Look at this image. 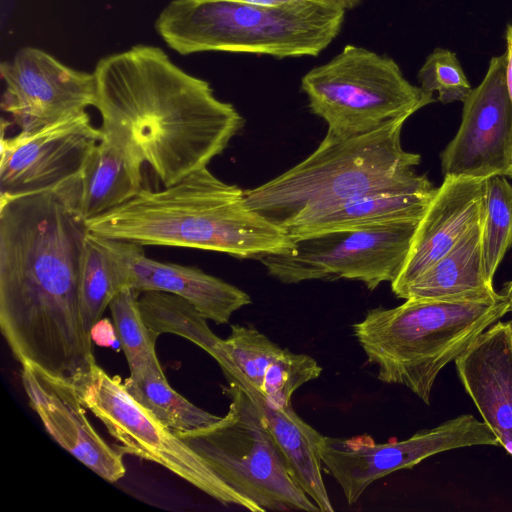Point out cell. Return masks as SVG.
Returning <instances> with one entry per match:
<instances>
[{"label":"cell","mask_w":512,"mask_h":512,"mask_svg":"<svg viewBox=\"0 0 512 512\" xmlns=\"http://www.w3.org/2000/svg\"><path fill=\"white\" fill-rule=\"evenodd\" d=\"M88 230L63 189L0 196V329L13 356L76 385L96 364L80 304Z\"/></svg>","instance_id":"obj_1"},{"label":"cell","mask_w":512,"mask_h":512,"mask_svg":"<svg viewBox=\"0 0 512 512\" xmlns=\"http://www.w3.org/2000/svg\"><path fill=\"white\" fill-rule=\"evenodd\" d=\"M93 74L101 131L133 145L164 187L207 167L245 125L209 82L159 47L136 45L105 56Z\"/></svg>","instance_id":"obj_2"},{"label":"cell","mask_w":512,"mask_h":512,"mask_svg":"<svg viewBox=\"0 0 512 512\" xmlns=\"http://www.w3.org/2000/svg\"><path fill=\"white\" fill-rule=\"evenodd\" d=\"M88 232L141 246L194 248L238 258L290 250L281 227L247 204L244 190L216 177L208 167L132 199L85 222Z\"/></svg>","instance_id":"obj_3"},{"label":"cell","mask_w":512,"mask_h":512,"mask_svg":"<svg viewBox=\"0 0 512 512\" xmlns=\"http://www.w3.org/2000/svg\"><path fill=\"white\" fill-rule=\"evenodd\" d=\"M407 119L339 140L323 138L306 159L276 178L245 189L248 206L286 231L322 211L362 196L399 190L435 189L417 174L420 155L405 151Z\"/></svg>","instance_id":"obj_4"},{"label":"cell","mask_w":512,"mask_h":512,"mask_svg":"<svg viewBox=\"0 0 512 512\" xmlns=\"http://www.w3.org/2000/svg\"><path fill=\"white\" fill-rule=\"evenodd\" d=\"M509 312L505 294L485 299H406L374 308L352 325L377 378L408 388L425 404L440 371Z\"/></svg>","instance_id":"obj_5"},{"label":"cell","mask_w":512,"mask_h":512,"mask_svg":"<svg viewBox=\"0 0 512 512\" xmlns=\"http://www.w3.org/2000/svg\"><path fill=\"white\" fill-rule=\"evenodd\" d=\"M345 11L314 0L266 7L233 0H172L155 29L181 55L206 51L317 56L339 34Z\"/></svg>","instance_id":"obj_6"},{"label":"cell","mask_w":512,"mask_h":512,"mask_svg":"<svg viewBox=\"0 0 512 512\" xmlns=\"http://www.w3.org/2000/svg\"><path fill=\"white\" fill-rule=\"evenodd\" d=\"M228 384L224 391L231 403L225 416L176 435L250 504L252 512L319 511L293 480L258 406L239 384Z\"/></svg>","instance_id":"obj_7"},{"label":"cell","mask_w":512,"mask_h":512,"mask_svg":"<svg viewBox=\"0 0 512 512\" xmlns=\"http://www.w3.org/2000/svg\"><path fill=\"white\" fill-rule=\"evenodd\" d=\"M311 112L328 125L325 139H346L372 132L435 101L412 85L390 57L355 45L301 80Z\"/></svg>","instance_id":"obj_8"},{"label":"cell","mask_w":512,"mask_h":512,"mask_svg":"<svg viewBox=\"0 0 512 512\" xmlns=\"http://www.w3.org/2000/svg\"><path fill=\"white\" fill-rule=\"evenodd\" d=\"M75 386L84 407L104 424L122 455L155 462L220 503L252 511L201 456L129 394L119 376H110L96 363Z\"/></svg>","instance_id":"obj_9"},{"label":"cell","mask_w":512,"mask_h":512,"mask_svg":"<svg viewBox=\"0 0 512 512\" xmlns=\"http://www.w3.org/2000/svg\"><path fill=\"white\" fill-rule=\"evenodd\" d=\"M419 221L291 238L293 246L287 252L255 260L284 284L349 279L374 290L400 273Z\"/></svg>","instance_id":"obj_10"},{"label":"cell","mask_w":512,"mask_h":512,"mask_svg":"<svg viewBox=\"0 0 512 512\" xmlns=\"http://www.w3.org/2000/svg\"><path fill=\"white\" fill-rule=\"evenodd\" d=\"M500 446L496 435L470 414L460 415L411 437L375 443L368 435L350 438L322 436L318 451L323 470L339 484L349 505L376 480L410 469L436 454L472 446Z\"/></svg>","instance_id":"obj_11"},{"label":"cell","mask_w":512,"mask_h":512,"mask_svg":"<svg viewBox=\"0 0 512 512\" xmlns=\"http://www.w3.org/2000/svg\"><path fill=\"white\" fill-rule=\"evenodd\" d=\"M102 138L87 111L1 139L0 196L56 191L74 181Z\"/></svg>","instance_id":"obj_12"},{"label":"cell","mask_w":512,"mask_h":512,"mask_svg":"<svg viewBox=\"0 0 512 512\" xmlns=\"http://www.w3.org/2000/svg\"><path fill=\"white\" fill-rule=\"evenodd\" d=\"M507 54L494 56L482 82L463 101L460 127L441 153L444 177H512V100Z\"/></svg>","instance_id":"obj_13"},{"label":"cell","mask_w":512,"mask_h":512,"mask_svg":"<svg viewBox=\"0 0 512 512\" xmlns=\"http://www.w3.org/2000/svg\"><path fill=\"white\" fill-rule=\"evenodd\" d=\"M1 107L23 132H33L94 106L93 73L79 71L46 51L24 47L0 64Z\"/></svg>","instance_id":"obj_14"},{"label":"cell","mask_w":512,"mask_h":512,"mask_svg":"<svg viewBox=\"0 0 512 512\" xmlns=\"http://www.w3.org/2000/svg\"><path fill=\"white\" fill-rule=\"evenodd\" d=\"M21 380L31 408L62 448L108 482L125 475L122 454L90 424L74 384L29 364L22 365Z\"/></svg>","instance_id":"obj_15"},{"label":"cell","mask_w":512,"mask_h":512,"mask_svg":"<svg viewBox=\"0 0 512 512\" xmlns=\"http://www.w3.org/2000/svg\"><path fill=\"white\" fill-rule=\"evenodd\" d=\"M103 240L119 264L125 287L137 294L144 291L175 294L216 324H227L234 312L251 303L246 292L199 268L152 259L139 244Z\"/></svg>","instance_id":"obj_16"},{"label":"cell","mask_w":512,"mask_h":512,"mask_svg":"<svg viewBox=\"0 0 512 512\" xmlns=\"http://www.w3.org/2000/svg\"><path fill=\"white\" fill-rule=\"evenodd\" d=\"M485 191L486 179L444 177L417 225L400 273L390 283L395 296L482 219Z\"/></svg>","instance_id":"obj_17"},{"label":"cell","mask_w":512,"mask_h":512,"mask_svg":"<svg viewBox=\"0 0 512 512\" xmlns=\"http://www.w3.org/2000/svg\"><path fill=\"white\" fill-rule=\"evenodd\" d=\"M454 362L483 422L512 456V321L492 324Z\"/></svg>","instance_id":"obj_18"},{"label":"cell","mask_w":512,"mask_h":512,"mask_svg":"<svg viewBox=\"0 0 512 512\" xmlns=\"http://www.w3.org/2000/svg\"><path fill=\"white\" fill-rule=\"evenodd\" d=\"M144 163L133 145L102 132L70 185V197L79 217L86 222L132 199L143 188Z\"/></svg>","instance_id":"obj_19"},{"label":"cell","mask_w":512,"mask_h":512,"mask_svg":"<svg viewBox=\"0 0 512 512\" xmlns=\"http://www.w3.org/2000/svg\"><path fill=\"white\" fill-rule=\"evenodd\" d=\"M496 295L493 282L488 280L484 270L481 219L396 297L405 300H461Z\"/></svg>","instance_id":"obj_20"},{"label":"cell","mask_w":512,"mask_h":512,"mask_svg":"<svg viewBox=\"0 0 512 512\" xmlns=\"http://www.w3.org/2000/svg\"><path fill=\"white\" fill-rule=\"evenodd\" d=\"M230 382L239 384L260 409L296 484L316 504L319 511L332 512L334 508L324 484V470L318 451L323 435L301 419L292 405L275 407L246 384Z\"/></svg>","instance_id":"obj_21"},{"label":"cell","mask_w":512,"mask_h":512,"mask_svg":"<svg viewBox=\"0 0 512 512\" xmlns=\"http://www.w3.org/2000/svg\"><path fill=\"white\" fill-rule=\"evenodd\" d=\"M435 190H399L362 196L298 222L287 228L286 232L291 238H298L420 220Z\"/></svg>","instance_id":"obj_22"},{"label":"cell","mask_w":512,"mask_h":512,"mask_svg":"<svg viewBox=\"0 0 512 512\" xmlns=\"http://www.w3.org/2000/svg\"><path fill=\"white\" fill-rule=\"evenodd\" d=\"M138 305L155 338L164 333L183 337L210 354L220 367L230 360L225 340L211 331L207 319L184 298L162 291H144L138 295Z\"/></svg>","instance_id":"obj_23"},{"label":"cell","mask_w":512,"mask_h":512,"mask_svg":"<svg viewBox=\"0 0 512 512\" xmlns=\"http://www.w3.org/2000/svg\"><path fill=\"white\" fill-rule=\"evenodd\" d=\"M123 384L138 403L174 432L199 429L221 418L176 392L167 382L161 365L146 366L130 375Z\"/></svg>","instance_id":"obj_24"},{"label":"cell","mask_w":512,"mask_h":512,"mask_svg":"<svg viewBox=\"0 0 512 512\" xmlns=\"http://www.w3.org/2000/svg\"><path fill=\"white\" fill-rule=\"evenodd\" d=\"M124 287L115 256L102 237L88 232L80 274V304L83 323L89 333Z\"/></svg>","instance_id":"obj_25"},{"label":"cell","mask_w":512,"mask_h":512,"mask_svg":"<svg viewBox=\"0 0 512 512\" xmlns=\"http://www.w3.org/2000/svg\"><path fill=\"white\" fill-rule=\"evenodd\" d=\"M512 246V183L506 176L486 179L482 216V254L485 274L491 282Z\"/></svg>","instance_id":"obj_26"},{"label":"cell","mask_w":512,"mask_h":512,"mask_svg":"<svg viewBox=\"0 0 512 512\" xmlns=\"http://www.w3.org/2000/svg\"><path fill=\"white\" fill-rule=\"evenodd\" d=\"M138 295L134 290L124 287L108 306L130 375L138 373L146 366L161 365L155 351L157 338L142 317Z\"/></svg>","instance_id":"obj_27"},{"label":"cell","mask_w":512,"mask_h":512,"mask_svg":"<svg viewBox=\"0 0 512 512\" xmlns=\"http://www.w3.org/2000/svg\"><path fill=\"white\" fill-rule=\"evenodd\" d=\"M418 80L426 93L437 92V99L443 104L463 102L472 91L456 54L444 48H436L428 55Z\"/></svg>","instance_id":"obj_28"},{"label":"cell","mask_w":512,"mask_h":512,"mask_svg":"<svg viewBox=\"0 0 512 512\" xmlns=\"http://www.w3.org/2000/svg\"><path fill=\"white\" fill-rule=\"evenodd\" d=\"M90 336L92 342H95L98 346L112 347L115 350L121 348L115 326L113 322L107 318H101L93 325L90 330Z\"/></svg>","instance_id":"obj_29"},{"label":"cell","mask_w":512,"mask_h":512,"mask_svg":"<svg viewBox=\"0 0 512 512\" xmlns=\"http://www.w3.org/2000/svg\"><path fill=\"white\" fill-rule=\"evenodd\" d=\"M506 43H507V68L506 80L509 94L512 100V24H509L506 29Z\"/></svg>","instance_id":"obj_30"},{"label":"cell","mask_w":512,"mask_h":512,"mask_svg":"<svg viewBox=\"0 0 512 512\" xmlns=\"http://www.w3.org/2000/svg\"><path fill=\"white\" fill-rule=\"evenodd\" d=\"M239 1L247 4L257 5V6H266V7H276L287 5L291 3H295L302 0H233Z\"/></svg>","instance_id":"obj_31"},{"label":"cell","mask_w":512,"mask_h":512,"mask_svg":"<svg viewBox=\"0 0 512 512\" xmlns=\"http://www.w3.org/2000/svg\"><path fill=\"white\" fill-rule=\"evenodd\" d=\"M317 2H321L327 4L332 7H336L342 10L352 9L357 6L361 0H314Z\"/></svg>","instance_id":"obj_32"},{"label":"cell","mask_w":512,"mask_h":512,"mask_svg":"<svg viewBox=\"0 0 512 512\" xmlns=\"http://www.w3.org/2000/svg\"><path fill=\"white\" fill-rule=\"evenodd\" d=\"M505 291V296L507 297L509 302V312H512V281L507 283Z\"/></svg>","instance_id":"obj_33"}]
</instances>
